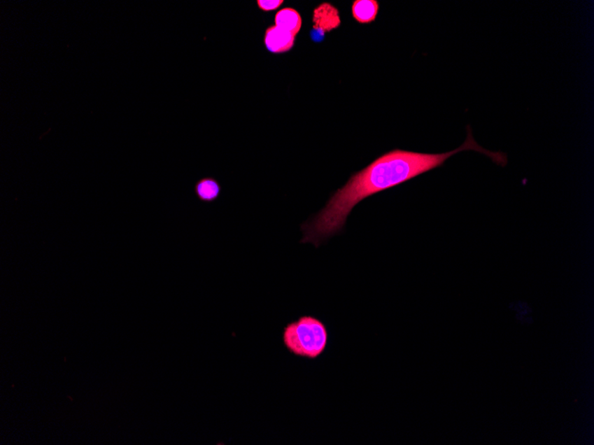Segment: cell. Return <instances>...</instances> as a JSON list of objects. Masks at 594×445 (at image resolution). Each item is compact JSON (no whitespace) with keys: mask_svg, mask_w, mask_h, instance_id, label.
I'll use <instances>...</instances> for the list:
<instances>
[{"mask_svg":"<svg viewBox=\"0 0 594 445\" xmlns=\"http://www.w3.org/2000/svg\"><path fill=\"white\" fill-rule=\"evenodd\" d=\"M467 130L465 143L448 153H423L395 148L381 155L364 169L353 174L319 213L302 224L304 236L300 243L320 246L330 237L343 232L348 217L358 204L441 167L449 157L462 151H475L490 157L498 166H507V154L486 150L476 141L470 127H467Z\"/></svg>","mask_w":594,"mask_h":445,"instance_id":"1","label":"cell"},{"mask_svg":"<svg viewBox=\"0 0 594 445\" xmlns=\"http://www.w3.org/2000/svg\"><path fill=\"white\" fill-rule=\"evenodd\" d=\"M330 334L326 324L313 316H302L282 332L284 347L295 357L317 360L326 352Z\"/></svg>","mask_w":594,"mask_h":445,"instance_id":"2","label":"cell"},{"mask_svg":"<svg viewBox=\"0 0 594 445\" xmlns=\"http://www.w3.org/2000/svg\"><path fill=\"white\" fill-rule=\"evenodd\" d=\"M313 22V29L311 35L316 34L313 38L314 41H316L318 38H323L326 33L339 27L341 24L339 11L330 3H323L314 9Z\"/></svg>","mask_w":594,"mask_h":445,"instance_id":"3","label":"cell"},{"mask_svg":"<svg viewBox=\"0 0 594 445\" xmlns=\"http://www.w3.org/2000/svg\"><path fill=\"white\" fill-rule=\"evenodd\" d=\"M295 36L277 26H271L264 35L265 47L271 54H284L290 51L295 45Z\"/></svg>","mask_w":594,"mask_h":445,"instance_id":"4","label":"cell"},{"mask_svg":"<svg viewBox=\"0 0 594 445\" xmlns=\"http://www.w3.org/2000/svg\"><path fill=\"white\" fill-rule=\"evenodd\" d=\"M275 26L292 33L297 37L302 28V17L297 10L291 8L281 9L275 15Z\"/></svg>","mask_w":594,"mask_h":445,"instance_id":"5","label":"cell"},{"mask_svg":"<svg viewBox=\"0 0 594 445\" xmlns=\"http://www.w3.org/2000/svg\"><path fill=\"white\" fill-rule=\"evenodd\" d=\"M379 10V2L376 0H355L352 6L353 18L362 24L375 21Z\"/></svg>","mask_w":594,"mask_h":445,"instance_id":"6","label":"cell"},{"mask_svg":"<svg viewBox=\"0 0 594 445\" xmlns=\"http://www.w3.org/2000/svg\"><path fill=\"white\" fill-rule=\"evenodd\" d=\"M196 193L203 202L212 203L218 199L222 188L214 178H204L196 184Z\"/></svg>","mask_w":594,"mask_h":445,"instance_id":"7","label":"cell"},{"mask_svg":"<svg viewBox=\"0 0 594 445\" xmlns=\"http://www.w3.org/2000/svg\"><path fill=\"white\" fill-rule=\"evenodd\" d=\"M258 8L264 12L274 11L277 10L283 4V0H258Z\"/></svg>","mask_w":594,"mask_h":445,"instance_id":"8","label":"cell"}]
</instances>
